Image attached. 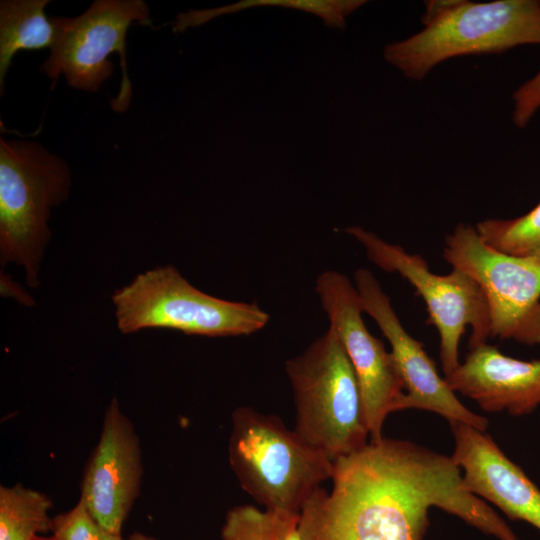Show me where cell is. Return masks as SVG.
I'll return each instance as SVG.
<instances>
[{
    "instance_id": "1",
    "label": "cell",
    "mask_w": 540,
    "mask_h": 540,
    "mask_svg": "<svg viewBox=\"0 0 540 540\" xmlns=\"http://www.w3.org/2000/svg\"><path fill=\"white\" fill-rule=\"evenodd\" d=\"M332 490L299 513L301 540H423L437 507L498 540H519L494 509L462 486L451 456L382 437L334 461Z\"/></svg>"
},
{
    "instance_id": "2",
    "label": "cell",
    "mask_w": 540,
    "mask_h": 540,
    "mask_svg": "<svg viewBox=\"0 0 540 540\" xmlns=\"http://www.w3.org/2000/svg\"><path fill=\"white\" fill-rule=\"evenodd\" d=\"M228 458L252 498L266 510L285 513H300L334 471V461L277 416L250 407L232 414Z\"/></svg>"
},
{
    "instance_id": "3",
    "label": "cell",
    "mask_w": 540,
    "mask_h": 540,
    "mask_svg": "<svg viewBox=\"0 0 540 540\" xmlns=\"http://www.w3.org/2000/svg\"><path fill=\"white\" fill-rule=\"evenodd\" d=\"M68 164L35 141L0 140V263L21 266L30 288L51 239V209L69 195Z\"/></svg>"
},
{
    "instance_id": "4",
    "label": "cell",
    "mask_w": 540,
    "mask_h": 540,
    "mask_svg": "<svg viewBox=\"0 0 540 540\" xmlns=\"http://www.w3.org/2000/svg\"><path fill=\"white\" fill-rule=\"evenodd\" d=\"M285 370L296 407L295 431L332 461L368 444L357 378L336 331L313 341Z\"/></svg>"
},
{
    "instance_id": "5",
    "label": "cell",
    "mask_w": 540,
    "mask_h": 540,
    "mask_svg": "<svg viewBox=\"0 0 540 540\" xmlns=\"http://www.w3.org/2000/svg\"><path fill=\"white\" fill-rule=\"evenodd\" d=\"M520 45H540V0H459L418 33L387 44L383 56L405 77L421 80L450 58Z\"/></svg>"
},
{
    "instance_id": "6",
    "label": "cell",
    "mask_w": 540,
    "mask_h": 540,
    "mask_svg": "<svg viewBox=\"0 0 540 540\" xmlns=\"http://www.w3.org/2000/svg\"><path fill=\"white\" fill-rule=\"evenodd\" d=\"M111 299L117 328L123 334L156 328L206 337L240 336L259 331L269 320L257 303L209 295L172 265L138 274L115 290Z\"/></svg>"
},
{
    "instance_id": "7",
    "label": "cell",
    "mask_w": 540,
    "mask_h": 540,
    "mask_svg": "<svg viewBox=\"0 0 540 540\" xmlns=\"http://www.w3.org/2000/svg\"><path fill=\"white\" fill-rule=\"evenodd\" d=\"M344 231L365 249L367 258L386 272L397 273L423 299L428 323L439 335V356L444 376L460 365L459 344L471 328L469 350L486 344L491 337L487 301L480 286L466 273L452 268L448 274L433 273L419 254L389 243L359 226Z\"/></svg>"
},
{
    "instance_id": "8",
    "label": "cell",
    "mask_w": 540,
    "mask_h": 540,
    "mask_svg": "<svg viewBox=\"0 0 540 540\" xmlns=\"http://www.w3.org/2000/svg\"><path fill=\"white\" fill-rule=\"evenodd\" d=\"M443 257L482 289L491 337L540 344V258L496 250L462 222L445 237Z\"/></svg>"
},
{
    "instance_id": "9",
    "label": "cell",
    "mask_w": 540,
    "mask_h": 540,
    "mask_svg": "<svg viewBox=\"0 0 540 540\" xmlns=\"http://www.w3.org/2000/svg\"><path fill=\"white\" fill-rule=\"evenodd\" d=\"M149 16V7L142 0H96L75 18H52L56 38L40 71L54 83L62 74L70 87L97 92L114 69L109 55L117 52L122 81L118 95L110 104L116 112L126 111L132 96L126 65V35L134 22L150 24Z\"/></svg>"
},
{
    "instance_id": "10",
    "label": "cell",
    "mask_w": 540,
    "mask_h": 540,
    "mask_svg": "<svg viewBox=\"0 0 540 540\" xmlns=\"http://www.w3.org/2000/svg\"><path fill=\"white\" fill-rule=\"evenodd\" d=\"M316 291L330 327L338 334L359 385L369 441H378L387 416L399 411L405 387L391 351L373 336L362 318L355 285L344 274L328 270L316 280Z\"/></svg>"
},
{
    "instance_id": "11",
    "label": "cell",
    "mask_w": 540,
    "mask_h": 540,
    "mask_svg": "<svg viewBox=\"0 0 540 540\" xmlns=\"http://www.w3.org/2000/svg\"><path fill=\"white\" fill-rule=\"evenodd\" d=\"M354 285L360 297L363 312L378 325L391 346L405 394L399 411L419 409L444 417L449 424L463 423L486 431L488 420L469 410L456 396L435 362L427 354L422 342L411 336L397 316L389 296L371 271L358 268L354 272Z\"/></svg>"
},
{
    "instance_id": "12",
    "label": "cell",
    "mask_w": 540,
    "mask_h": 540,
    "mask_svg": "<svg viewBox=\"0 0 540 540\" xmlns=\"http://www.w3.org/2000/svg\"><path fill=\"white\" fill-rule=\"evenodd\" d=\"M139 436L116 397L107 405L100 436L80 484V500L108 531L122 536L123 525L141 492Z\"/></svg>"
},
{
    "instance_id": "13",
    "label": "cell",
    "mask_w": 540,
    "mask_h": 540,
    "mask_svg": "<svg viewBox=\"0 0 540 540\" xmlns=\"http://www.w3.org/2000/svg\"><path fill=\"white\" fill-rule=\"evenodd\" d=\"M454 437L451 458L462 472V486L495 505L510 520L540 531V489L510 460L492 437L471 425L450 424Z\"/></svg>"
},
{
    "instance_id": "14",
    "label": "cell",
    "mask_w": 540,
    "mask_h": 540,
    "mask_svg": "<svg viewBox=\"0 0 540 540\" xmlns=\"http://www.w3.org/2000/svg\"><path fill=\"white\" fill-rule=\"evenodd\" d=\"M446 382L486 412L524 416L540 406V359L521 360L483 344L471 349Z\"/></svg>"
},
{
    "instance_id": "15",
    "label": "cell",
    "mask_w": 540,
    "mask_h": 540,
    "mask_svg": "<svg viewBox=\"0 0 540 540\" xmlns=\"http://www.w3.org/2000/svg\"><path fill=\"white\" fill-rule=\"evenodd\" d=\"M49 0L0 2V91L12 60L20 50L51 49L56 28L45 13Z\"/></svg>"
},
{
    "instance_id": "16",
    "label": "cell",
    "mask_w": 540,
    "mask_h": 540,
    "mask_svg": "<svg viewBox=\"0 0 540 540\" xmlns=\"http://www.w3.org/2000/svg\"><path fill=\"white\" fill-rule=\"evenodd\" d=\"M51 499L21 483L0 486V540H35L50 531Z\"/></svg>"
},
{
    "instance_id": "17",
    "label": "cell",
    "mask_w": 540,
    "mask_h": 540,
    "mask_svg": "<svg viewBox=\"0 0 540 540\" xmlns=\"http://www.w3.org/2000/svg\"><path fill=\"white\" fill-rule=\"evenodd\" d=\"M365 3L364 0H242L216 8L188 10L179 13L172 29L174 32H183L225 14L264 6L302 10L318 16L329 28L344 29L346 18Z\"/></svg>"
},
{
    "instance_id": "18",
    "label": "cell",
    "mask_w": 540,
    "mask_h": 540,
    "mask_svg": "<svg viewBox=\"0 0 540 540\" xmlns=\"http://www.w3.org/2000/svg\"><path fill=\"white\" fill-rule=\"evenodd\" d=\"M299 513L260 510L251 505L230 509L221 528L222 540H301Z\"/></svg>"
},
{
    "instance_id": "19",
    "label": "cell",
    "mask_w": 540,
    "mask_h": 540,
    "mask_svg": "<svg viewBox=\"0 0 540 540\" xmlns=\"http://www.w3.org/2000/svg\"><path fill=\"white\" fill-rule=\"evenodd\" d=\"M475 228L482 239L501 252L540 258V201L528 212L511 219H485Z\"/></svg>"
},
{
    "instance_id": "20",
    "label": "cell",
    "mask_w": 540,
    "mask_h": 540,
    "mask_svg": "<svg viewBox=\"0 0 540 540\" xmlns=\"http://www.w3.org/2000/svg\"><path fill=\"white\" fill-rule=\"evenodd\" d=\"M50 532L55 540H123L105 529L80 499L68 511L52 517Z\"/></svg>"
},
{
    "instance_id": "21",
    "label": "cell",
    "mask_w": 540,
    "mask_h": 540,
    "mask_svg": "<svg viewBox=\"0 0 540 540\" xmlns=\"http://www.w3.org/2000/svg\"><path fill=\"white\" fill-rule=\"evenodd\" d=\"M512 99V121L523 128L540 109V69L513 92Z\"/></svg>"
},
{
    "instance_id": "22",
    "label": "cell",
    "mask_w": 540,
    "mask_h": 540,
    "mask_svg": "<svg viewBox=\"0 0 540 540\" xmlns=\"http://www.w3.org/2000/svg\"><path fill=\"white\" fill-rule=\"evenodd\" d=\"M0 288L2 296L11 297L25 306H33L35 304L33 298L8 274L1 273Z\"/></svg>"
},
{
    "instance_id": "23",
    "label": "cell",
    "mask_w": 540,
    "mask_h": 540,
    "mask_svg": "<svg viewBox=\"0 0 540 540\" xmlns=\"http://www.w3.org/2000/svg\"><path fill=\"white\" fill-rule=\"evenodd\" d=\"M459 0H430L425 2V11L421 21L424 26L444 15L453 8Z\"/></svg>"
},
{
    "instance_id": "24",
    "label": "cell",
    "mask_w": 540,
    "mask_h": 540,
    "mask_svg": "<svg viewBox=\"0 0 540 540\" xmlns=\"http://www.w3.org/2000/svg\"><path fill=\"white\" fill-rule=\"evenodd\" d=\"M128 540H157V539L150 535L144 534L142 532H134L129 536Z\"/></svg>"
},
{
    "instance_id": "25",
    "label": "cell",
    "mask_w": 540,
    "mask_h": 540,
    "mask_svg": "<svg viewBox=\"0 0 540 540\" xmlns=\"http://www.w3.org/2000/svg\"><path fill=\"white\" fill-rule=\"evenodd\" d=\"M35 540H55L52 536H38Z\"/></svg>"
},
{
    "instance_id": "26",
    "label": "cell",
    "mask_w": 540,
    "mask_h": 540,
    "mask_svg": "<svg viewBox=\"0 0 540 540\" xmlns=\"http://www.w3.org/2000/svg\"><path fill=\"white\" fill-rule=\"evenodd\" d=\"M540 417V416H539Z\"/></svg>"
}]
</instances>
